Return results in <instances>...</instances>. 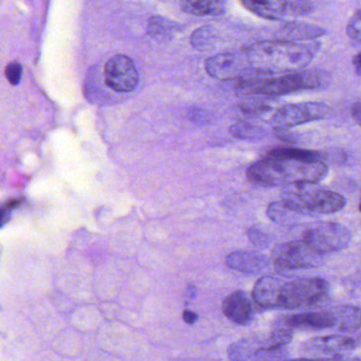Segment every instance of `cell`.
<instances>
[{"mask_svg":"<svg viewBox=\"0 0 361 361\" xmlns=\"http://www.w3.org/2000/svg\"><path fill=\"white\" fill-rule=\"evenodd\" d=\"M329 168L323 160L266 155L247 171V178L259 187H279L295 183H318L327 176Z\"/></svg>","mask_w":361,"mask_h":361,"instance_id":"7a4b0ae2","label":"cell"},{"mask_svg":"<svg viewBox=\"0 0 361 361\" xmlns=\"http://www.w3.org/2000/svg\"><path fill=\"white\" fill-rule=\"evenodd\" d=\"M314 185L316 183L289 185L282 194V202L300 215L331 214L345 206L343 196Z\"/></svg>","mask_w":361,"mask_h":361,"instance_id":"277c9868","label":"cell"},{"mask_svg":"<svg viewBox=\"0 0 361 361\" xmlns=\"http://www.w3.org/2000/svg\"><path fill=\"white\" fill-rule=\"evenodd\" d=\"M250 99H245L240 101V111L247 115H259V114L267 113L270 109L269 103L268 101L262 100L257 97H248Z\"/></svg>","mask_w":361,"mask_h":361,"instance_id":"44dd1931","label":"cell"},{"mask_svg":"<svg viewBox=\"0 0 361 361\" xmlns=\"http://www.w3.org/2000/svg\"><path fill=\"white\" fill-rule=\"evenodd\" d=\"M230 132H231L232 136L240 139L257 138V137H261L262 133H263L257 126H250V124L244 123V122L234 124L230 128Z\"/></svg>","mask_w":361,"mask_h":361,"instance_id":"603a6c76","label":"cell"},{"mask_svg":"<svg viewBox=\"0 0 361 361\" xmlns=\"http://www.w3.org/2000/svg\"><path fill=\"white\" fill-rule=\"evenodd\" d=\"M23 75V66L20 63L14 62L11 64L8 65L6 68V77H7L8 81L10 82L11 85H18L22 79Z\"/></svg>","mask_w":361,"mask_h":361,"instance_id":"d4e9b609","label":"cell"},{"mask_svg":"<svg viewBox=\"0 0 361 361\" xmlns=\"http://www.w3.org/2000/svg\"><path fill=\"white\" fill-rule=\"evenodd\" d=\"M183 320L189 324H194L197 321L198 316L195 312H190V310H185L183 314Z\"/></svg>","mask_w":361,"mask_h":361,"instance_id":"4316f807","label":"cell"},{"mask_svg":"<svg viewBox=\"0 0 361 361\" xmlns=\"http://www.w3.org/2000/svg\"><path fill=\"white\" fill-rule=\"evenodd\" d=\"M356 348L354 339L345 336L312 338L304 343L302 350L307 358L342 359Z\"/></svg>","mask_w":361,"mask_h":361,"instance_id":"8fae6325","label":"cell"},{"mask_svg":"<svg viewBox=\"0 0 361 361\" xmlns=\"http://www.w3.org/2000/svg\"><path fill=\"white\" fill-rule=\"evenodd\" d=\"M354 116L355 118L358 120L359 123H360L361 126V105H359L358 109H355Z\"/></svg>","mask_w":361,"mask_h":361,"instance_id":"f546056e","label":"cell"},{"mask_svg":"<svg viewBox=\"0 0 361 361\" xmlns=\"http://www.w3.org/2000/svg\"><path fill=\"white\" fill-rule=\"evenodd\" d=\"M23 202H24V200H23V198H20V200H9V202H6V204L4 206L3 209H5V210L8 211H12L13 209H16L18 207H20Z\"/></svg>","mask_w":361,"mask_h":361,"instance_id":"83f0119b","label":"cell"},{"mask_svg":"<svg viewBox=\"0 0 361 361\" xmlns=\"http://www.w3.org/2000/svg\"><path fill=\"white\" fill-rule=\"evenodd\" d=\"M280 322L293 331H321V329L335 327V319L331 310H321V312L317 310V312L289 314V316L283 317Z\"/></svg>","mask_w":361,"mask_h":361,"instance_id":"4fadbf2b","label":"cell"},{"mask_svg":"<svg viewBox=\"0 0 361 361\" xmlns=\"http://www.w3.org/2000/svg\"><path fill=\"white\" fill-rule=\"evenodd\" d=\"M320 84L321 80L317 73L301 71L276 78L244 75L238 79L234 90L236 94L243 97H276L314 90Z\"/></svg>","mask_w":361,"mask_h":361,"instance_id":"3957f363","label":"cell"},{"mask_svg":"<svg viewBox=\"0 0 361 361\" xmlns=\"http://www.w3.org/2000/svg\"><path fill=\"white\" fill-rule=\"evenodd\" d=\"M329 114V106L323 103H293L276 109L270 117L269 122L276 130H287L308 122L324 119Z\"/></svg>","mask_w":361,"mask_h":361,"instance_id":"ba28073f","label":"cell"},{"mask_svg":"<svg viewBox=\"0 0 361 361\" xmlns=\"http://www.w3.org/2000/svg\"><path fill=\"white\" fill-rule=\"evenodd\" d=\"M267 213L272 221L282 224L288 223L293 219V215L299 214V213L286 206L282 200H281V202L270 204L267 209Z\"/></svg>","mask_w":361,"mask_h":361,"instance_id":"ffe728a7","label":"cell"},{"mask_svg":"<svg viewBox=\"0 0 361 361\" xmlns=\"http://www.w3.org/2000/svg\"><path fill=\"white\" fill-rule=\"evenodd\" d=\"M353 65H354L355 68L358 69V71H361V54H356L353 59Z\"/></svg>","mask_w":361,"mask_h":361,"instance_id":"f1b7e54d","label":"cell"},{"mask_svg":"<svg viewBox=\"0 0 361 361\" xmlns=\"http://www.w3.org/2000/svg\"><path fill=\"white\" fill-rule=\"evenodd\" d=\"M223 312L232 322L247 325L252 321V303L245 291L238 290L228 295L223 303Z\"/></svg>","mask_w":361,"mask_h":361,"instance_id":"5bb4252c","label":"cell"},{"mask_svg":"<svg viewBox=\"0 0 361 361\" xmlns=\"http://www.w3.org/2000/svg\"><path fill=\"white\" fill-rule=\"evenodd\" d=\"M359 211H360V212H361V200H360V204H359Z\"/></svg>","mask_w":361,"mask_h":361,"instance_id":"4dcf8cb0","label":"cell"},{"mask_svg":"<svg viewBox=\"0 0 361 361\" xmlns=\"http://www.w3.org/2000/svg\"><path fill=\"white\" fill-rule=\"evenodd\" d=\"M285 32L295 39H312L321 37L324 31L316 26L291 23L285 26Z\"/></svg>","mask_w":361,"mask_h":361,"instance_id":"d6986e66","label":"cell"},{"mask_svg":"<svg viewBox=\"0 0 361 361\" xmlns=\"http://www.w3.org/2000/svg\"><path fill=\"white\" fill-rule=\"evenodd\" d=\"M248 236L249 238H250L251 242H252L253 244L257 245V246L263 247L267 244V238H266L265 233L259 231V230H249Z\"/></svg>","mask_w":361,"mask_h":361,"instance_id":"484cf974","label":"cell"},{"mask_svg":"<svg viewBox=\"0 0 361 361\" xmlns=\"http://www.w3.org/2000/svg\"><path fill=\"white\" fill-rule=\"evenodd\" d=\"M206 71L210 77L216 80L240 79L249 75V67L243 52L221 54L208 59Z\"/></svg>","mask_w":361,"mask_h":361,"instance_id":"7c38bea8","label":"cell"},{"mask_svg":"<svg viewBox=\"0 0 361 361\" xmlns=\"http://www.w3.org/2000/svg\"><path fill=\"white\" fill-rule=\"evenodd\" d=\"M335 319V327L342 331L350 333L361 327V308L344 305L331 310Z\"/></svg>","mask_w":361,"mask_h":361,"instance_id":"e0dca14e","label":"cell"},{"mask_svg":"<svg viewBox=\"0 0 361 361\" xmlns=\"http://www.w3.org/2000/svg\"><path fill=\"white\" fill-rule=\"evenodd\" d=\"M176 27V25L173 24L170 20H166V18L154 16L149 20L147 32L157 41H166L177 30Z\"/></svg>","mask_w":361,"mask_h":361,"instance_id":"ac0fdd59","label":"cell"},{"mask_svg":"<svg viewBox=\"0 0 361 361\" xmlns=\"http://www.w3.org/2000/svg\"><path fill=\"white\" fill-rule=\"evenodd\" d=\"M303 240L318 252H337L348 248L350 243V232L337 223L314 224L304 231Z\"/></svg>","mask_w":361,"mask_h":361,"instance_id":"52a82bcc","label":"cell"},{"mask_svg":"<svg viewBox=\"0 0 361 361\" xmlns=\"http://www.w3.org/2000/svg\"><path fill=\"white\" fill-rule=\"evenodd\" d=\"M213 42L212 29L209 27H202L193 32L191 37V43L195 49L207 50L211 48Z\"/></svg>","mask_w":361,"mask_h":361,"instance_id":"7402d4cb","label":"cell"},{"mask_svg":"<svg viewBox=\"0 0 361 361\" xmlns=\"http://www.w3.org/2000/svg\"><path fill=\"white\" fill-rule=\"evenodd\" d=\"M240 3L251 13L268 20L298 18L312 11L308 0H240Z\"/></svg>","mask_w":361,"mask_h":361,"instance_id":"9c48e42d","label":"cell"},{"mask_svg":"<svg viewBox=\"0 0 361 361\" xmlns=\"http://www.w3.org/2000/svg\"><path fill=\"white\" fill-rule=\"evenodd\" d=\"M323 255L303 240H293L276 247L271 252V262L280 271L308 269L320 266Z\"/></svg>","mask_w":361,"mask_h":361,"instance_id":"8992f818","label":"cell"},{"mask_svg":"<svg viewBox=\"0 0 361 361\" xmlns=\"http://www.w3.org/2000/svg\"><path fill=\"white\" fill-rule=\"evenodd\" d=\"M181 8L195 16H223L228 10V0H181Z\"/></svg>","mask_w":361,"mask_h":361,"instance_id":"2e32d148","label":"cell"},{"mask_svg":"<svg viewBox=\"0 0 361 361\" xmlns=\"http://www.w3.org/2000/svg\"><path fill=\"white\" fill-rule=\"evenodd\" d=\"M346 35L352 41L361 43V10L350 18L346 27Z\"/></svg>","mask_w":361,"mask_h":361,"instance_id":"cb8c5ba5","label":"cell"},{"mask_svg":"<svg viewBox=\"0 0 361 361\" xmlns=\"http://www.w3.org/2000/svg\"><path fill=\"white\" fill-rule=\"evenodd\" d=\"M226 263L231 269L244 274H259L268 266V261L263 255L252 251H235L230 253Z\"/></svg>","mask_w":361,"mask_h":361,"instance_id":"9a60e30c","label":"cell"},{"mask_svg":"<svg viewBox=\"0 0 361 361\" xmlns=\"http://www.w3.org/2000/svg\"><path fill=\"white\" fill-rule=\"evenodd\" d=\"M329 295V285L323 279H285L279 276L276 308L301 310L320 305Z\"/></svg>","mask_w":361,"mask_h":361,"instance_id":"5b68a950","label":"cell"},{"mask_svg":"<svg viewBox=\"0 0 361 361\" xmlns=\"http://www.w3.org/2000/svg\"><path fill=\"white\" fill-rule=\"evenodd\" d=\"M242 52L248 64L249 75L263 77L303 71L314 58L310 47L293 41L259 42Z\"/></svg>","mask_w":361,"mask_h":361,"instance_id":"6da1fadb","label":"cell"},{"mask_svg":"<svg viewBox=\"0 0 361 361\" xmlns=\"http://www.w3.org/2000/svg\"><path fill=\"white\" fill-rule=\"evenodd\" d=\"M104 79L106 85L114 92H130L136 88L139 75L128 56L117 54L105 65Z\"/></svg>","mask_w":361,"mask_h":361,"instance_id":"30bf717a","label":"cell"}]
</instances>
